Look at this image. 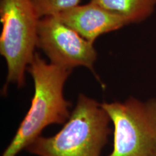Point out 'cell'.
I'll return each instance as SVG.
<instances>
[{"label":"cell","mask_w":156,"mask_h":156,"mask_svg":"<svg viewBox=\"0 0 156 156\" xmlns=\"http://www.w3.org/2000/svg\"><path fill=\"white\" fill-rule=\"evenodd\" d=\"M28 73L34 84L30 106L2 156H17L41 136L44 129L52 124H64L71 114V103L64 95L71 71L46 62L36 52Z\"/></svg>","instance_id":"1"},{"label":"cell","mask_w":156,"mask_h":156,"mask_svg":"<svg viewBox=\"0 0 156 156\" xmlns=\"http://www.w3.org/2000/svg\"><path fill=\"white\" fill-rule=\"evenodd\" d=\"M39 18L56 15L61 12L79 5L80 0H32Z\"/></svg>","instance_id":"8"},{"label":"cell","mask_w":156,"mask_h":156,"mask_svg":"<svg viewBox=\"0 0 156 156\" xmlns=\"http://www.w3.org/2000/svg\"><path fill=\"white\" fill-rule=\"evenodd\" d=\"M56 16L92 44H95L102 35L128 25L125 20L119 15L91 1L85 5H78L65 9Z\"/></svg>","instance_id":"6"},{"label":"cell","mask_w":156,"mask_h":156,"mask_svg":"<svg viewBox=\"0 0 156 156\" xmlns=\"http://www.w3.org/2000/svg\"><path fill=\"white\" fill-rule=\"evenodd\" d=\"M39 17L32 0H0V54L7 64L3 93L9 85H25V75L36 54Z\"/></svg>","instance_id":"3"},{"label":"cell","mask_w":156,"mask_h":156,"mask_svg":"<svg viewBox=\"0 0 156 156\" xmlns=\"http://www.w3.org/2000/svg\"><path fill=\"white\" fill-rule=\"evenodd\" d=\"M37 48L54 65L71 72L76 67H85L96 75L94 65L98 52L94 44L80 36L56 15L39 19Z\"/></svg>","instance_id":"5"},{"label":"cell","mask_w":156,"mask_h":156,"mask_svg":"<svg viewBox=\"0 0 156 156\" xmlns=\"http://www.w3.org/2000/svg\"><path fill=\"white\" fill-rule=\"evenodd\" d=\"M114 126L108 156H156V98L101 103Z\"/></svg>","instance_id":"4"},{"label":"cell","mask_w":156,"mask_h":156,"mask_svg":"<svg viewBox=\"0 0 156 156\" xmlns=\"http://www.w3.org/2000/svg\"><path fill=\"white\" fill-rule=\"evenodd\" d=\"M111 122L101 103L80 93L62 129L40 136L25 151L37 156H101L112 132Z\"/></svg>","instance_id":"2"},{"label":"cell","mask_w":156,"mask_h":156,"mask_svg":"<svg viewBox=\"0 0 156 156\" xmlns=\"http://www.w3.org/2000/svg\"><path fill=\"white\" fill-rule=\"evenodd\" d=\"M119 15L127 25L139 24L149 18L156 9V0H90Z\"/></svg>","instance_id":"7"}]
</instances>
